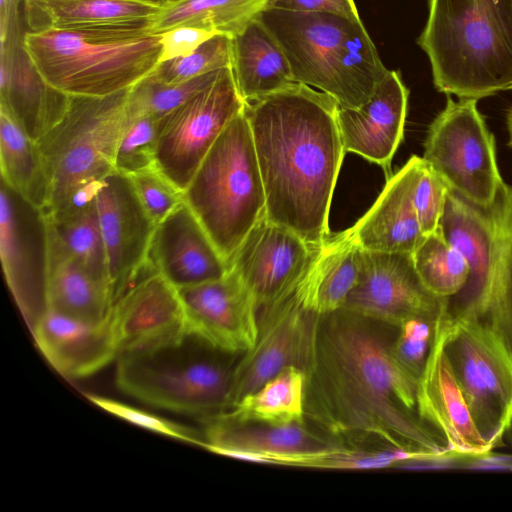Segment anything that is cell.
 <instances>
[{"label":"cell","instance_id":"6da1fadb","mask_svg":"<svg viewBox=\"0 0 512 512\" xmlns=\"http://www.w3.org/2000/svg\"><path fill=\"white\" fill-rule=\"evenodd\" d=\"M397 330L344 308L317 314L303 367L305 420L345 446L376 440L406 459L453 453L419 414V381L391 353Z\"/></svg>","mask_w":512,"mask_h":512},{"label":"cell","instance_id":"7a4b0ae2","mask_svg":"<svg viewBox=\"0 0 512 512\" xmlns=\"http://www.w3.org/2000/svg\"><path fill=\"white\" fill-rule=\"evenodd\" d=\"M338 109L334 98L298 82L244 106L266 217L311 245L330 234V206L346 153Z\"/></svg>","mask_w":512,"mask_h":512},{"label":"cell","instance_id":"3957f363","mask_svg":"<svg viewBox=\"0 0 512 512\" xmlns=\"http://www.w3.org/2000/svg\"><path fill=\"white\" fill-rule=\"evenodd\" d=\"M440 230L469 267L445 315L489 333L512 358V185L503 182L488 206L448 189Z\"/></svg>","mask_w":512,"mask_h":512},{"label":"cell","instance_id":"277c9868","mask_svg":"<svg viewBox=\"0 0 512 512\" xmlns=\"http://www.w3.org/2000/svg\"><path fill=\"white\" fill-rule=\"evenodd\" d=\"M417 43L439 92L479 100L512 89V0H429Z\"/></svg>","mask_w":512,"mask_h":512},{"label":"cell","instance_id":"5b68a950","mask_svg":"<svg viewBox=\"0 0 512 512\" xmlns=\"http://www.w3.org/2000/svg\"><path fill=\"white\" fill-rule=\"evenodd\" d=\"M258 19L283 50L295 82L357 108L388 73L360 18L266 7Z\"/></svg>","mask_w":512,"mask_h":512},{"label":"cell","instance_id":"8992f818","mask_svg":"<svg viewBox=\"0 0 512 512\" xmlns=\"http://www.w3.org/2000/svg\"><path fill=\"white\" fill-rule=\"evenodd\" d=\"M161 34L150 30H26L24 46L55 89L103 97L128 90L161 62Z\"/></svg>","mask_w":512,"mask_h":512},{"label":"cell","instance_id":"52a82bcc","mask_svg":"<svg viewBox=\"0 0 512 512\" xmlns=\"http://www.w3.org/2000/svg\"><path fill=\"white\" fill-rule=\"evenodd\" d=\"M128 93L129 89L103 97L69 95L62 119L36 142L48 179L46 214L93 199L115 170Z\"/></svg>","mask_w":512,"mask_h":512},{"label":"cell","instance_id":"ba28073f","mask_svg":"<svg viewBox=\"0 0 512 512\" xmlns=\"http://www.w3.org/2000/svg\"><path fill=\"white\" fill-rule=\"evenodd\" d=\"M183 197L228 262L266 214L264 185L244 109L216 139Z\"/></svg>","mask_w":512,"mask_h":512},{"label":"cell","instance_id":"9c48e42d","mask_svg":"<svg viewBox=\"0 0 512 512\" xmlns=\"http://www.w3.org/2000/svg\"><path fill=\"white\" fill-rule=\"evenodd\" d=\"M219 350L191 332L118 356L116 382L147 404L204 419L225 412L233 368Z\"/></svg>","mask_w":512,"mask_h":512},{"label":"cell","instance_id":"30bf717a","mask_svg":"<svg viewBox=\"0 0 512 512\" xmlns=\"http://www.w3.org/2000/svg\"><path fill=\"white\" fill-rule=\"evenodd\" d=\"M476 99L447 95L444 109L429 126L423 159L449 189L488 206L501 184L495 140L477 108Z\"/></svg>","mask_w":512,"mask_h":512},{"label":"cell","instance_id":"8fae6325","mask_svg":"<svg viewBox=\"0 0 512 512\" xmlns=\"http://www.w3.org/2000/svg\"><path fill=\"white\" fill-rule=\"evenodd\" d=\"M444 350L475 426L492 449L512 424V358L484 330L442 313Z\"/></svg>","mask_w":512,"mask_h":512},{"label":"cell","instance_id":"7c38bea8","mask_svg":"<svg viewBox=\"0 0 512 512\" xmlns=\"http://www.w3.org/2000/svg\"><path fill=\"white\" fill-rule=\"evenodd\" d=\"M245 101L230 67L159 120L155 167L184 192L200 163Z\"/></svg>","mask_w":512,"mask_h":512},{"label":"cell","instance_id":"4fadbf2b","mask_svg":"<svg viewBox=\"0 0 512 512\" xmlns=\"http://www.w3.org/2000/svg\"><path fill=\"white\" fill-rule=\"evenodd\" d=\"M23 0H0V107L35 142L64 116L70 96L48 84L24 46Z\"/></svg>","mask_w":512,"mask_h":512},{"label":"cell","instance_id":"5bb4252c","mask_svg":"<svg viewBox=\"0 0 512 512\" xmlns=\"http://www.w3.org/2000/svg\"><path fill=\"white\" fill-rule=\"evenodd\" d=\"M0 256L6 283L32 327L47 310L48 220L43 209L32 205L2 181Z\"/></svg>","mask_w":512,"mask_h":512},{"label":"cell","instance_id":"9a60e30c","mask_svg":"<svg viewBox=\"0 0 512 512\" xmlns=\"http://www.w3.org/2000/svg\"><path fill=\"white\" fill-rule=\"evenodd\" d=\"M316 315L305 308L295 283L258 307L257 339L233 368L229 408L285 367L303 369Z\"/></svg>","mask_w":512,"mask_h":512},{"label":"cell","instance_id":"2e32d148","mask_svg":"<svg viewBox=\"0 0 512 512\" xmlns=\"http://www.w3.org/2000/svg\"><path fill=\"white\" fill-rule=\"evenodd\" d=\"M445 306L446 298L422 283L412 254L364 250L359 281L343 308L398 327L413 318L438 319Z\"/></svg>","mask_w":512,"mask_h":512},{"label":"cell","instance_id":"e0dca14e","mask_svg":"<svg viewBox=\"0 0 512 512\" xmlns=\"http://www.w3.org/2000/svg\"><path fill=\"white\" fill-rule=\"evenodd\" d=\"M177 292L188 332L228 354H244L255 344L257 304L232 270L219 279Z\"/></svg>","mask_w":512,"mask_h":512},{"label":"cell","instance_id":"ac0fdd59","mask_svg":"<svg viewBox=\"0 0 512 512\" xmlns=\"http://www.w3.org/2000/svg\"><path fill=\"white\" fill-rule=\"evenodd\" d=\"M95 203L114 302L146 264L156 224L141 204L129 176L116 170L99 185Z\"/></svg>","mask_w":512,"mask_h":512},{"label":"cell","instance_id":"d6986e66","mask_svg":"<svg viewBox=\"0 0 512 512\" xmlns=\"http://www.w3.org/2000/svg\"><path fill=\"white\" fill-rule=\"evenodd\" d=\"M108 319L119 355L165 343L187 331L177 289L148 260L116 297Z\"/></svg>","mask_w":512,"mask_h":512},{"label":"cell","instance_id":"ffe728a7","mask_svg":"<svg viewBox=\"0 0 512 512\" xmlns=\"http://www.w3.org/2000/svg\"><path fill=\"white\" fill-rule=\"evenodd\" d=\"M317 246L308 244L287 227L272 222L265 214L246 235L227 265L249 290L258 308L300 278Z\"/></svg>","mask_w":512,"mask_h":512},{"label":"cell","instance_id":"44dd1931","mask_svg":"<svg viewBox=\"0 0 512 512\" xmlns=\"http://www.w3.org/2000/svg\"><path fill=\"white\" fill-rule=\"evenodd\" d=\"M205 422L204 448L258 463L311 468L320 451L338 444L310 430L307 423L272 425L235 422L220 416L206 418Z\"/></svg>","mask_w":512,"mask_h":512},{"label":"cell","instance_id":"7402d4cb","mask_svg":"<svg viewBox=\"0 0 512 512\" xmlns=\"http://www.w3.org/2000/svg\"><path fill=\"white\" fill-rule=\"evenodd\" d=\"M409 91L398 71L389 70L360 107L338 109L345 152L381 166L389 177L391 161L404 137Z\"/></svg>","mask_w":512,"mask_h":512},{"label":"cell","instance_id":"603a6c76","mask_svg":"<svg viewBox=\"0 0 512 512\" xmlns=\"http://www.w3.org/2000/svg\"><path fill=\"white\" fill-rule=\"evenodd\" d=\"M147 260L175 289L219 279L228 271L227 262L184 201L156 225Z\"/></svg>","mask_w":512,"mask_h":512},{"label":"cell","instance_id":"cb8c5ba5","mask_svg":"<svg viewBox=\"0 0 512 512\" xmlns=\"http://www.w3.org/2000/svg\"><path fill=\"white\" fill-rule=\"evenodd\" d=\"M442 313L418 384V411L447 439L453 453L482 455L491 448L475 426L445 353Z\"/></svg>","mask_w":512,"mask_h":512},{"label":"cell","instance_id":"d4e9b609","mask_svg":"<svg viewBox=\"0 0 512 512\" xmlns=\"http://www.w3.org/2000/svg\"><path fill=\"white\" fill-rule=\"evenodd\" d=\"M424 160L412 155L386 184L370 209L352 226L366 251L412 254L424 239L414 206V188Z\"/></svg>","mask_w":512,"mask_h":512},{"label":"cell","instance_id":"484cf974","mask_svg":"<svg viewBox=\"0 0 512 512\" xmlns=\"http://www.w3.org/2000/svg\"><path fill=\"white\" fill-rule=\"evenodd\" d=\"M161 0H23L28 31L150 30Z\"/></svg>","mask_w":512,"mask_h":512},{"label":"cell","instance_id":"4316f807","mask_svg":"<svg viewBox=\"0 0 512 512\" xmlns=\"http://www.w3.org/2000/svg\"><path fill=\"white\" fill-rule=\"evenodd\" d=\"M31 331L46 359L66 377L91 375L119 356L109 319L91 324L46 310Z\"/></svg>","mask_w":512,"mask_h":512},{"label":"cell","instance_id":"83f0119b","mask_svg":"<svg viewBox=\"0 0 512 512\" xmlns=\"http://www.w3.org/2000/svg\"><path fill=\"white\" fill-rule=\"evenodd\" d=\"M364 250L350 229L329 234L317 246L307 269L298 281L305 307L315 314H327L343 308L357 285L363 266Z\"/></svg>","mask_w":512,"mask_h":512},{"label":"cell","instance_id":"f1b7e54d","mask_svg":"<svg viewBox=\"0 0 512 512\" xmlns=\"http://www.w3.org/2000/svg\"><path fill=\"white\" fill-rule=\"evenodd\" d=\"M48 230L47 310L85 323L106 321L113 305L110 286L95 278L68 252L49 223Z\"/></svg>","mask_w":512,"mask_h":512},{"label":"cell","instance_id":"f546056e","mask_svg":"<svg viewBox=\"0 0 512 512\" xmlns=\"http://www.w3.org/2000/svg\"><path fill=\"white\" fill-rule=\"evenodd\" d=\"M231 70L245 102L295 82L283 50L258 18L232 38Z\"/></svg>","mask_w":512,"mask_h":512},{"label":"cell","instance_id":"4dcf8cb0","mask_svg":"<svg viewBox=\"0 0 512 512\" xmlns=\"http://www.w3.org/2000/svg\"><path fill=\"white\" fill-rule=\"evenodd\" d=\"M215 416L235 422L272 425L307 423L304 370L294 365L285 367L258 389Z\"/></svg>","mask_w":512,"mask_h":512},{"label":"cell","instance_id":"1f68e13d","mask_svg":"<svg viewBox=\"0 0 512 512\" xmlns=\"http://www.w3.org/2000/svg\"><path fill=\"white\" fill-rule=\"evenodd\" d=\"M269 0H180L163 3L150 31L192 27L233 38L263 12Z\"/></svg>","mask_w":512,"mask_h":512},{"label":"cell","instance_id":"d6a6232c","mask_svg":"<svg viewBox=\"0 0 512 512\" xmlns=\"http://www.w3.org/2000/svg\"><path fill=\"white\" fill-rule=\"evenodd\" d=\"M1 181L32 205L45 210L48 179L37 143L0 107Z\"/></svg>","mask_w":512,"mask_h":512},{"label":"cell","instance_id":"836d02e7","mask_svg":"<svg viewBox=\"0 0 512 512\" xmlns=\"http://www.w3.org/2000/svg\"><path fill=\"white\" fill-rule=\"evenodd\" d=\"M46 216L50 229L68 252L111 288L95 196L59 214Z\"/></svg>","mask_w":512,"mask_h":512},{"label":"cell","instance_id":"e575fe53","mask_svg":"<svg viewBox=\"0 0 512 512\" xmlns=\"http://www.w3.org/2000/svg\"><path fill=\"white\" fill-rule=\"evenodd\" d=\"M415 269L424 286L434 295L449 298L465 285L469 267L462 253L443 236L440 227L425 235L412 253Z\"/></svg>","mask_w":512,"mask_h":512},{"label":"cell","instance_id":"d590c367","mask_svg":"<svg viewBox=\"0 0 512 512\" xmlns=\"http://www.w3.org/2000/svg\"><path fill=\"white\" fill-rule=\"evenodd\" d=\"M219 70L176 84L160 83L147 76L129 89L126 115L160 120L206 87Z\"/></svg>","mask_w":512,"mask_h":512},{"label":"cell","instance_id":"8d00e7d4","mask_svg":"<svg viewBox=\"0 0 512 512\" xmlns=\"http://www.w3.org/2000/svg\"><path fill=\"white\" fill-rule=\"evenodd\" d=\"M232 38L214 35L188 56L159 63L149 75L164 84H176L231 66Z\"/></svg>","mask_w":512,"mask_h":512},{"label":"cell","instance_id":"74e56055","mask_svg":"<svg viewBox=\"0 0 512 512\" xmlns=\"http://www.w3.org/2000/svg\"><path fill=\"white\" fill-rule=\"evenodd\" d=\"M158 123L150 116L127 117L115 156V170L130 176L155 167Z\"/></svg>","mask_w":512,"mask_h":512},{"label":"cell","instance_id":"f35d334b","mask_svg":"<svg viewBox=\"0 0 512 512\" xmlns=\"http://www.w3.org/2000/svg\"><path fill=\"white\" fill-rule=\"evenodd\" d=\"M437 320L413 318L403 322L398 326L391 345L394 359L418 381L423 374L434 341Z\"/></svg>","mask_w":512,"mask_h":512},{"label":"cell","instance_id":"ab89813d","mask_svg":"<svg viewBox=\"0 0 512 512\" xmlns=\"http://www.w3.org/2000/svg\"><path fill=\"white\" fill-rule=\"evenodd\" d=\"M129 178L141 204L156 225L184 201L183 192L156 167L134 173Z\"/></svg>","mask_w":512,"mask_h":512},{"label":"cell","instance_id":"60d3db41","mask_svg":"<svg viewBox=\"0 0 512 512\" xmlns=\"http://www.w3.org/2000/svg\"><path fill=\"white\" fill-rule=\"evenodd\" d=\"M448 189L442 178L424 160L413 195L415 210L424 235L439 229Z\"/></svg>","mask_w":512,"mask_h":512},{"label":"cell","instance_id":"b9f144b4","mask_svg":"<svg viewBox=\"0 0 512 512\" xmlns=\"http://www.w3.org/2000/svg\"><path fill=\"white\" fill-rule=\"evenodd\" d=\"M87 397L102 409L128 422L172 438L187 441L202 447L204 445V437L199 436L198 433L191 428L105 397L97 395H88Z\"/></svg>","mask_w":512,"mask_h":512},{"label":"cell","instance_id":"7bdbcfd3","mask_svg":"<svg viewBox=\"0 0 512 512\" xmlns=\"http://www.w3.org/2000/svg\"><path fill=\"white\" fill-rule=\"evenodd\" d=\"M160 34L161 62L188 56L215 35L192 27H177Z\"/></svg>","mask_w":512,"mask_h":512},{"label":"cell","instance_id":"ee69618b","mask_svg":"<svg viewBox=\"0 0 512 512\" xmlns=\"http://www.w3.org/2000/svg\"><path fill=\"white\" fill-rule=\"evenodd\" d=\"M267 7L310 13H332L360 18L354 0H269Z\"/></svg>","mask_w":512,"mask_h":512},{"label":"cell","instance_id":"f6af8a7d","mask_svg":"<svg viewBox=\"0 0 512 512\" xmlns=\"http://www.w3.org/2000/svg\"><path fill=\"white\" fill-rule=\"evenodd\" d=\"M507 128L509 133L508 145L512 147V107L510 108L507 114Z\"/></svg>","mask_w":512,"mask_h":512},{"label":"cell","instance_id":"bcb514c9","mask_svg":"<svg viewBox=\"0 0 512 512\" xmlns=\"http://www.w3.org/2000/svg\"><path fill=\"white\" fill-rule=\"evenodd\" d=\"M163 3H173V2H177V1H180V0H161Z\"/></svg>","mask_w":512,"mask_h":512}]
</instances>
